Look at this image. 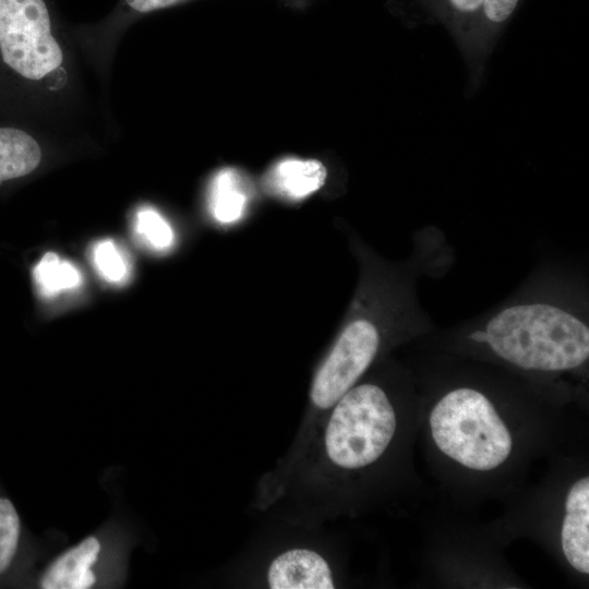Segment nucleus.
I'll use <instances>...</instances> for the list:
<instances>
[{"instance_id":"nucleus-17","label":"nucleus","mask_w":589,"mask_h":589,"mask_svg":"<svg viewBox=\"0 0 589 589\" xmlns=\"http://www.w3.org/2000/svg\"><path fill=\"white\" fill-rule=\"evenodd\" d=\"M449 2L457 11L468 13L478 10L483 0H449Z\"/></svg>"},{"instance_id":"nucleus-1","label":"nucleus","mask_w":589,"mask_h":589,"mask_svg":"<svg viewBox=\"0 0 589 589\" xmlns=\"http://www.w3.org/2000/svg\"><path fill=\"white\" fill-rule=\"evenodd\" d=\"M470 323L468 341L524 371H570L589 357L587 294L574 281L534 278Z\"/></svg>"},{"instance_id":"nucleus-11","label":"nucleus","mask_w":589,"mask_h":589,"mask_svg":"<svg viewBox=\"0 0 589 589\" xmlns=\"http://www.w3.org/2000/svg\"><path fill=\"white\" fill-rule=\"evenodd\" d=\"M248 201V187L238 170L224 168L214 176L209 185L208 208L217 223L230 225L240 220Z\"/></svg>"},{"instance_id":"nucleus-5","label":"nucleus","mask_w":589,"mask_h":589,"mask_svg":"<svg viewBox=\"0 0 589 589\" xmlns=\"http://www.w3.org/2000/svg\"><path fill=\"white\" fill-rule=\"evenodd\" d=\"M249 565L244 581L261 588L333 589L337 585L330 558L316 540L278 541Z\"/></svg>"},{"instance_id":"nucleus-12","label":"nucleus","mask_w":589,"mask_h":589,"mask_svg":"<svg viewBox=\"0 0 589 589\" xmlns=\"http://www.w3.org/2000/svg\"><path fill=\"white\" fill-rule=\"evenodd\" d=\"M34 280L45 297H51L67 289L77 287L81 283L80 272L56 253L48 252L37 263L33 271Z\"/></svg>"},{"instance_id":"nucleus-6","label":"nucleus","mask_w":589,"mask_h":589,"mask_svg":"<svg viewBox=\"0 0 589 589\" xmlns=\"http://www.w3.org/2000/svg\"><path fill=\"white\" fill-rule=\"evenodd\" d=\"M184 0H119L99 22L74 26L69 34L99 71H106L119 40L140 17Z\"/></svg>"},{"instance_id":"nucleus-8","label":"nucleus","mask_w":589,"mask_h":589,"mask_svg":"<svg viewBox=\"0 0 589 589\" xmlns=\"http://www.w3.org/2000/svg\"><path fill=\"white\" fill-rule=\"evenodd\" d=\"M561 543L568 563L582 574L589 573V479L581 478L569 489Z\"/></svg>"},{"instance_id":"nucleus-2","label":"nucleus","mask_w":589,"mask_h":589,"mask_svg":"<svg viewBox=\"0 0 589 589\" xmlns=\"http://www.w3.org/2000/svg\"><path fill=\"white\" fill-rule=\"evenodd\" d=\"M50 0H0V113L38 119L63 112L79 76Z\"/></svg>"},{"instance_id":"nucleus-4","label":"nucleus","mask_w":589,"mask_h":589,"mask_svg":"<svg viewBox=\"0 0 589 589\" xmlns=\"http://www.w3.org/2000/svg\"><path fill=\"white\" fill-rule=\"evenodd\" d=\"M429 421L440 450L469 469L492 470L510 454L507 426L491 400L476 388L462 386L446 393Z\"/></svg>"},{"instance_id":"nucleus-13","label":"nucleus","mask_w":589,"mask_h":589,"mask_svg":"<svg viewBox=\"0 0 589 589\" xmlns=\"http://www.w3.org/2000/svg\"><path fill=\"white\" fill-rule=\"evenodd\" d=\"M21 519L14 504L0 496V576L12 566L20 546Z\"/></svg>"},{"instance_id":"nucleus-14","label":"nucleus","mask_w":589,"mask_h":589,"mask_svg":"<svg viewBox=\"0 0 589 589\" xmlns=\"http://www.w3.org/2000/svg\"><path fill=\"white\" fill-rule=\"evenodd\" d=\"M135 227L143 240L155 250H167L173 243L171 226L152 207H143L137 212Z\"/></svg>"},{"instance_id":"nucleus-9","label":"nucleus","mask_w":589,"mask_h":589,"mask_svg":"<svg viewBox=\"0 0 589 589\" xmlns=\"http://www.w3.org/2000/svg\"><path fill=\"white\" fill-rule=\"evenodd\" d=\"M100 552L99 540L87 537L58 556L44 572L39 587L44 589H87L95 585L92 567Z\"/></svg>"},{"instance_id":"nucleus-16","label":"nucleus","mask_w":589,"mask_h":589,"mask_svg":"<svg viewBox=\"0 0 589 589\" xmlns=\"http://www.w3.org/2000/svg\"><path fill=\"white\" fill-rule=\"evenodd\" d=\"M518 0H483V12L493 23L505 21L515 10Z\"/></svg>"},{"instance_id":"nucleus-10","label":"nucleus","mask_w":589,"mask_h":589,"mask_svg":"<svg viewBox=\"0 0 589 589\" xmlns=\"http://www.w3.org/2000/svg\"><path fill=\"white\" fill-rule=\"evenodd\" d=\"M327 177L325 166L316 159L285 158L265 175V188L278 197L298 201L323 187Z\"/></svg>"},{"instance_id":"nucleus-15","label":"nucleus","mask_w":589,"mask_h":589,"mask_svg":"<svg viewBox=\"0 0 589 589\" xmlns=\"http://www.w3.org/2000/svg\"><path fill=\"white\" fill-rule=\"evenodd\" d=\"M93 256L99 273L108 281L119 283L128 275L127 261L111 240L97 243Z\"/></svg>"},{"instance_id":"nucleus-3","label":"nucleus","mask_w":589,"mask_h":589,"mask_svg":"<svg viewBox=\"0 0 589 589\" xmlns=\"http://www.w3.org/2000/svg\"><path fill=\"white\" fill-rule=\"evenodd\" d=\"M376 310L372 305L356 311L340 330L313 375L308 406L293 441L274 467L290 464L301 453L324 416L377 358L389 326L420 334L432 323L421 306L419 296L400 302L382 316L375 314Z\"/></svg>"},{"instance_id":"nucleus-7","label":"nucleus","mask_w":589,"mask_h":589,"mask_svg":"<svg viewBox=\"0 0 589 589\" xmlns=\"http://www.w3.org/2000/svg\"><path fill=\"white\" fill-rule=\"evenodd\" d=\"M28 127L0 124V187L29 177L41 165L45 148Z\"/></svg>"}]
</instances>
